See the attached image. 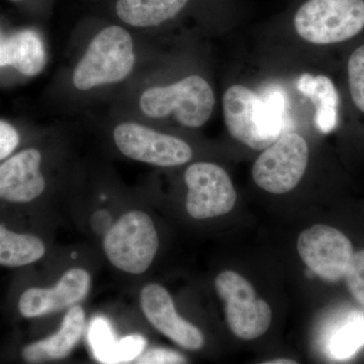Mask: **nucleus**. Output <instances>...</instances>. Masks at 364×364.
I'll use <instances>...</instances> for the list:
<instances>
[{"label":"nucleus","instance_id":"obj_25","mask_svg":"<svg viewBox=\"0 0 364 364\" xmlns=\"http://www.w3.org/2000/svg\"><path fill=\"white\" fill-rule=\"evenodd\" d=\"M20 144V135L16 128L0 119V161L11 154Z\"/></svg>","mask_w":364,"mask_h":364},{"label":"nucleus","instance_id":"obj_10","mask_svg":"<svg viewBox=\"0 0 364 364\" xmlns=\"http://www.w3.org/2000/svg\"><path fill=\"white\" fill-rule=\"evenodd\" d=\"M298 251L311 272L331 282L343 279L354 254L350 240L341 231L321 224L299 235Z\"/></svg>","mask_w":364,"mask_h":364},{"label":"nucleus","instance_id":"obj_27","mask_svg":"<svg viewBox=\"0 0 364 364\" xmlns=\"http://www.w3.org/2000/svg\"><path fill=\"white\" fill-rule=\"evenodd\" d=\"M11 1H21V0H11Z\"/></svg>","mask_w":364,"mask_h":364},{"label":"nucleus","instance_id":"obj_18","mask_svg":"<svg viewBox=\"0 0 364 364\" xmlns=\"http://www.w3.org/2000/svg\"><path fill=\"white\" fill-rule=\"evenodd\" d=\"M45 253L39 237L16 233L0 224V267H26L40 260Z\"/></svg>","mask_w":364,"mask_h":364},{"label":"nucleus","instance_id":"obj_6","mask_svg":"<svg viewBox=\"0 0 364 364\" xmlns=\"http://www.w3.org/2000/svg\"><path fill=\"white\" fill-rule=\"evenodd\" d=\"M215 289L225 301V314L230 329L242 340L259 338L272 324V309L257 299L255 289L239 273L226 270L218 275Z\"/></svg>","mask_w":364,"mask_h":364},{"label":"nucleus","instance_id":"obj_19","mask_svg":"<svg viewBox=\"0 0 364 364\" xmlns=\"http://www.w3.org/2000/svg\"><path fill=\"white\" fill-rule=\"evenodd\" d=\"M364 345V315L353 314L339 326L330 338L329 352L332 358H351Z\"/></svg>","mask_w":364,"mask_h":364},{"label":"nucleus","instance_id":"obj_22","mask_svg":"<svg viewBox=\"0 0 364 364\" xmlns=\"http://www.w3.org/2000/svg\"><path fill=\"white\" fill-rule=\"evenodd\" d=\"M146 339L138 334L117 340L109 363H128L136 360L145 349Z\"/></svg>","mask_w":364,"mask_h":364},{"label":"nucleus","instance_id":"obj_8","mask_svg":"<svg viewBox=\"0 0 364 364\" xmlns=\"http://www.w3.org/2000/svg\"><path fill=\"white\" fill-rule=\"evenodd\" d=\"M188 188L186 210L196 220L210 219L231 212L237 195L229 174L214 163L191 165L184 174Z\"/></svg>","mask_w":364,"mask_h":364},{"label":"nucleus","instance_id":"obj_4","mask_svg":"<svg viewBox=\"0 0 364 364\" xmlns=\"http://www.w3.org/2000/svg\"><path fill=\"white\" fill-rule=\"evenodd\" d=\"M294 23L306 42H343L364 28V0H308L296 11Z\"/></svg>","mask_w":364,"mask_h":364},{"label":"nucleus","instance_id":"obj_23","mask_svg":"<svg viewBox=\"0 0 364 364\" xmlns=\"http://www.w3.org/2000/svg\"><path fill=\"white\" fill-rule=\"evenodd\" d=\"M344 277L352 296L364 308V250L353 254Z\"/></svg>","mask_w":364,"mask_h":364},{"label":"nucleus","instance_id":"obj_21","mask_svg":"<svg viewBox=\"0 0 364 364\" xmlns=\"http://www.w3.org/2000/svg\"><path fill=\"white\" fill-rule=\"evenodd\" d=\"M348 79L352 100L364 112V45L355 50L349 59Z\"/></svg>","mask_w":364,"mask_h":364},{"label":"nucleus","instance_id":"obj_26","mask_svg":"<svg viewBox=\"0 0 364 364\" xmlns=\"http://www.w3.org/2000/svg\"><path fill=\"white\" fill-rule=\"evenodd\" d=\"M265 364H296V361H294L293 359H274L272 361H267L263 363Z\"/></svg>","mask_w":364,"mask_h":364},{"label":"nucleus","instance_id":"obj_20","mask_svg":"<svg viewBox=\"0 0 364 364\" xmlns=\"http://www.w3.org/2000/svg\"><path fill=\"white\" fill-rule=\"evenodd\" d=\"M90 342L95 358L100 363H111V356L117 340L107 320L97 318L92 321L90 328Z\"/></svg>","mask_w":364,"mask_h":364},{"label":"nucleus","instance_id":"obj_2","mask_svg":"<svg viewBox=\"0 0 364 364\" xmlns=\"http://www.w3.org/2000/svg\"><path fill=\"white\" fill-rule=\"evenodd\" d=\"M135 63L133 40L121 26H112L95 36L73 72L79 90L119 82L131 73Z\"/></svg>","mask_w":364,"mask_h":364},{"label":"nucleus","instance_id":"obj_12","mask_svg":"<svg viewBox=\"0 0 364 364\" xmlns=\"http://www.w3.org/2000/svg\"><path fill=\"white\" fill-rule=\"evenodd\" d=\"M90 289V273L82 268H72L52 289L31 287L23 291L18 301V311L23 318L42 317L80 303Z\"/></svg>","mask_w":364,"mask_h":364},{"label":"nucleus","instance_id":"obj_11","mask_svg":"<svg viewBox=\"0 0 364 364\" xmlns=\"http://www.w3.org/2000/svg\"><path fill=\"white\" fill-rule=\"evenodd\" d=\"M141 306L151 325L188 350H200L205 344L203 333L177 313L167 289L160 284H150L141 291Z\"/></svg>","mask_w":364,"mask_h":364},{"label":"nucleus","instance_id":"obj_16","mask_svg":"<svg viewBox=\"0 0 364 364\" xmlns=\"http://www.w3.org/2000/svg\"><path fill=\"white\" fill-rule=\"evenodd\" d=\"M299 92L315 105V124L318 131L327 134L334 130L338 121L339 95L327 76L303 74L298 83Z\"/></svg>","mask_w":364,"mask_h":364},{"label":"nucleus","instance_id":"obj_9","mask_svg":"<svg viewBox=\"0 0 364 364\" xmlns=\"http://www.w3.org/2000/svg\"><path fill=\"white\" fill-rule=\"evenodd\" d=\"M114 139L119 150L127 157L156 166H178L193 157V150L188 143L142 124H119L114 129Z\"/></svg>","mask_w":364,"mask_h":364},{"label":"nucleus","instance_id":"obj_7","mask_svg":"<svg viewBox=\"0 0 364 364\" xmlns=\"http://www.w3.org/2000/svg\"><path fill=\"white\" fill-rule=\"evenodd\" d=\"M309 148L296 133L280 135L254 163L252 176L259 188L274 195L293 191L305 174Z\"/></svg>","mask_w":364,"mask_h":364},{"label":"nucleus","instance_id":"obj_13","mask_svg":"<svg viewBox=\"0 0 364 364\" xmlns=\"http://www.w3.org/2000/svg\"><path fill=\"white\" fill-rule=\"evenodd\" d=\"M42 155L37 149L16 153L0 164V200L26 203L44 193L46 181L41 172Z\"/></svg>","mask_w":364,"mask_h":364},{"label":"nucleus","instance_id":"obj_3","mask_svg":"<svg viewBox=\"0 0 364 364\" xmlns=\"http://www.w3.org/2000/svg\"><path fill=\"white\" fill-rule=\"evenodd\" d=\"M215 95L203 77L191 75L168 86H157L145 90L140 107L146 116L161 119L174 114L176 119L188 128H200L212 114Z\"/></svg>","mask_w":364,"mask_h":364},{"label":"nucleus","instance_id":"obj_24","mask_svg":"<svg viewBox=\"0 0 364 364\" xmlns=\"http://www.w3.org/2000/svg\"><path fill=\"white\" fill-rule=\"evenodd\" d=\"M135 361L143 364H176L186 363V358L178 352L170 349L154 348L145 353L143 352Z\"/></svg>","mask_w":364,"mask_h":364},{"label":"nucleus","instance_id":"obj_1","mask_svg":"<svg viewBox=\"0 0 364 364\" xmlns=\"http://www.w3.org/2000/svg\"><path fill=\"white\" fill-rule=\"evenodd\" d=\"M230 134L254 150H264L282 135L284 100L279 91L260 98L243 85H233L223 97Z\"/></svg>","mask_w":364,"mask_h":364},{"label":"nucleus","instance_id":"obj_17","mask_svg":"<svg viewBox=\"0 0 364 364\" xmlns=\"http://www.w3.org/2000/svg\"><path fill=\"white\" fill-rule=\"evenodd\" d=\"M188 0H117V14L127 25L155 26L176 16Z\"/></svg>","mask_w":364,"mask_h":364},{"label":"nucleus","instance_id":"obj_15","mask_svg":"<svg viewBox=\"0 0 364 364\" xmlns=\"http://www.w3.org/2000/svg\"><path fill=\"white\" fill-rule=\"evenodd\" d=\"M47 54L39 33L21 31L0 42V67L11 66L26 76H36L44 69Z\"/></svg>","mask_w":364,"mask_h":364},{"label":"nucleus","instance_id":"obj_5","mask_svg":"<svg viewBox=\"0 0 364 364\" xmlns=\"http://www.w3.org/2000/svg\"><path fill=\"white\" fill-rule=\"evenodd\" d=\"M158 247L159 237L154 223L141 210H132L119 218L104 239V250L109 262L131 274L147 272Z\"/></svg>","mask_w":364,"mask_h":364},{"label":"nucleus","instance_id":"obj_14","mask_svg":"<svg viewBox=\"0 0 364 364\" xmlns=\"http://www.w3.org/2000/svg\"><path fill=\"white\" fill-rule=\"evenodd\" d=\"M85 326V310L80 306H73L66 313L56 334L26 345L21 355L30 363L66 358L82 336Z\"/></svg>","mask_w":364,"mask_h":364}]
</instances>
